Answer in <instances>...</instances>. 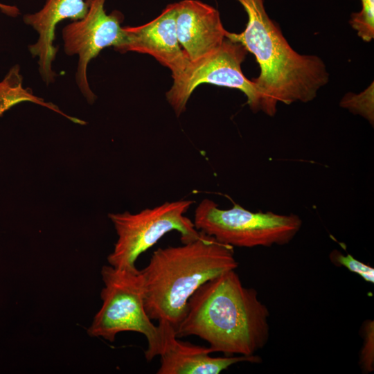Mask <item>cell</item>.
Returning <instances> with one entry per match:
<instances>
[{
	"instance_id": "8",
	"label": "cell",
	"mask_w": 374,
	"mask_h": 374,
	"mask_svg": "<svg viewBox=\"0 0 374 374\" xmlns=\"http://www.w3.org/2000/svg\"><path fill=\"white\" fill-rule=\"evenodd\" d=\"M106 0H86L87 12L85 16L69 24L62 30L65 53L78 55L75 74L76 83L89 103L96 96L89 87L87 69L89 62L107 46L119 48L124 42L125 32L121 23L123 16L118 11L108 15L105 10Z\"/></svg>"
},
{
	"instance_id": "12",
	"label": "cell",
	"mask_w": 374,
	"mask_h": 374,
	"mask_svg": "<svg viewBox=\"0 0 374 374\" xmlns=\"http://www.w3.org/2000/svg\"><path fill=\"white\" fill-rule=\"evenodd\" d=\"M87 12L83 0H46L44 7L34 14H27L24 21L39 34L37 42L29 46L30 53L39 58V71L46 84L54 82L56 73L52 69L57 48L53 46L55 29L62 20L78 21Z\"/></svg>"
},
{
	"instance_id": "14",
	"label": "cell",
	"mask_w": 374,
	"mask_h": 374,
	"mask_svg": "<svg viewBox=\"0 0 374 374\" xmlns=\"http://www.w3.org/2000/svg\"><path fill=\"white\" fill-rule=\"evenodd\" d=\"M361 2V10L351 15L349 23L363 41L369 42L374 37V0Z\"/></svg>"
},
{
	"instance_id": "7",
	"label": "cell",
	"mask_w": 374,
	"mask_h": 374,
	"mask_svg": "<svg viewBox=\"0 0 374 374\" xmlns=\"http://www.w3.org/2000/svg\"><path fill=\"white\" fill-rule=\"evenodd\" d=\"M247 52L240 43L225 37L215 51L197 62H190L181 75L173 78V84L166 94L176 116L186 110L193 91L203 83L240 90L247 96L251 109L258 112L260 98L255 84L244 76L241 69Z\"/></svg>"
},
{
	"instance_id": "13",
	"label": "cell",
	"mask_w": 374,
	"mask_h": 374,
	"mask_svg": "<svg viewBox=\"0 0 374 374\" xmlns=\"http://www.w3.org/2000/svg\"><path fill=\"white\" fill-rule=\"evenodd\" d=\"M22 101H31L42 106H45L69 118L70 121L79 124H82L83 121L69 116L59 110V109L51 103H46L41 99L32 96L21 87V82L17 86L11 87L8 86L6 79L0 83V116L7 109L17 103Z\"/></svg>"
},
{
	"instance_id": "10",
	"label": "cell",
	"mask_w": 374,
	"mask_h": 374,
	"mask_svg": "<svg viewBox=\"0 0 374 374\" xmlns=\"http://www.w3.org/2000/svg\"><path fill=\"white\" fill-rule=\"evenodd\" d=\"M159 344L157 356L161 357L158 374H218L240 362L257 363L256 355L212 357L210 347H202L179 340L175 328L168 321L159 320Z\"/></svg>"
},
{
	"instance_id": "6",
	"label": "cell",
	"mask_w": 374,
	"mask_h": 374,
	"mask_svg": "<svg viewBox=\"0 0 374 374\" xmlns=\"http://www.w3.org/2000/svg\"><path fill=\"white\" fill-rule=\"evenodd\" d=\"M193 203L190 199H179L136 213H109L108 216L118 235L114 251L107 257L109 265L118 269L137 271L135 262L139 256L172 231L181 234L182 243L196 240L201 232L185 215Z\"/></svg>"
},
{
	"instance_id": "5",
	"label": "cell",
	"mask_w": 374,
	"mask_h": 374,
	"mask_svg": "<svg viewBox=\"0 0 374 374\" xmlns=\"http://www.w3.org/2000/svg\"><path fill=\"white\" fill-rule=\"evenodd\" d=\"M104 287L102 306L95 315L87 333L110 342L117 334L132 331L143 335L148 341L145 357L150 362L157 357L159 331L148 317L144 303L140 271L118 269L104 265L101 270Z\"/></svg>"
},
{
	"instance_id": "11",
	"label": "cell",
	"mask_w": 374,
	"mask_h": 374,
	"mask_svg": "<svg viewBox=\"0 0 374 374\" xmlns=\"http://www.w3.org/2000/svg\"><path fill=\"white\" fill-rule=\"evenodd\" d=\"M179 43L191 62L215 51L225 39L220 13L197 0L175 3Z\"/></svg>"
},
{
	"instance_id": "17",
	"label": "cell",
	"mask_w": 374,
	"mask_h": 374,
	"mask_svg": "<svg viewBox=\"0 0 374 374\" xmlns=\"http://www.w3.org/2000/svg\"><path fill=\"white\" fill-rule=\"evenodd\" d=\"M364 346L360 354V364L365 373L374 368V322L368 321L363 329Z\"/></svg>"
},
{
	"instance_id": "3",
	"label": "cell",
	"mask_w": 374,
	"mask_h": 374,
	"mask_svg": "<svg viewBox=\"0 0 374 374\" xmlns=\"http://www.w3.org/2000/svg\"><path fill=\"white\" fill-rule=\"evenodd\" d=\"M233 248L201 233L195 240L154 251L140 271L150 319L165 320L176 329L198 287L238 267Z\"/></svg>"
},
{
	"instance_id": "9",
	"label": "cell",
	"mask_w": 374,
	"mask_h": 374,
	"mask_svg": "<svg viewBox=\"0 0 374 374\" xmlns=\"http://www.w3.org/2000/svg\"><path fill=\"white\" fill-rule=\"evenodd\" d=\"M123 29L125 39L118 51L148 54L168 67L172 72V78L181 75L189 65L190 61L177 38L175 3L167 6L151 21Z\"/></svg>"
},
{
	"instance_id": "4",
	"label": "cell",
	"mask_w": 374,
	"mask_h": 374,
	"mask_svg": "<svg viewBox=\"0 0 374 374\" xmlns=\"http://www.w3.org/2000/svg\"><path fill=\"white\" fill-rule=\"evenodd\" d=\"M193 223L197 231L220 243L251 248L288 244L299 231L302 220L294 214L252 212L236 203L222 209L205 198L195 208Z\"/></svg>"
},
{
	"instance_id": "16",
	"label": "cell",
	"mask_w": 374,
	"mask_h": 374,
	"mask_svg": "<svg viewBox=\"0 0 374 374\" xmlns=\"http://www.w3.org/2000/svg\"><path fill=\"white\" fill-rule=\"evenodd\" d=\"M330 257L335 264L344 267L350 271L357 274L366 282L374 283L373 268L357 260L350 254L344 256L340 251L334 250L331 252Z\"/></svg>"
},
{
	"instance_id": "15",
	"label": "cell",
	"mask_w": 374,
	"mask_h": 374,
	"mask_svg": "<svg viewBox=\"0 0 374 374\" xmlns=\"http://www.w3.org/2000/svg\"><path fill=\"white\" fill-rule=\"evenodd\" d=\"M341 106L355 114H359L373 125V87H368L364 92L356 95L348 93L341 101Z\"/></svg>"
},
{
	"instance_id": "18",
	"label": "cell",
	"mask_w": 374,
	"mask_h": 374,
	"mask_svg": "<svg viewBox=\"0 0 374 374\" xmlns=\"http://www.w3.org/2000/svg\"><path fill=\"white\" fill-rule=\"evenodd\" d=\"M0 10L5 14L16 17L19 14V10L16 6L6 5L0 3Z\"/></svg>"
},
{
	"instance_id": "1",
	"label": "cell",
	"mask_w": 374,
	"mask_h": 374,
	"mask_svg": "<svg viewBox=\"0 0 374 374\" xmlns=\"http://www.w3.org/2000/svg\"><path fill=\"white\" fill-rule=\"evenodd\" d=\"M269 317L256 290L244 287L234 269L198 287L189 298L175 332L177 338L200 337L213 353L251 356L268 341Z\"/></svg>"
},
{
	"instance_id": "2",
	"label": "cell",
	"mask_w": 374,
	"mask_h": 374,
	"mask_svg": "<svg viewBox=\"0 0 374 374\" xmlns=\"http://www.w3.org/2000/svg\"><path fill=\"white\" fill-rule=\"evenodd\" d=\"M248 16L244 30L225 33L256 57L260 72L252 81L260 98L259 111L273 116L278 103H308L329 80L323 60L295 51L268 16L263 0H236Z\"/></svg>"
}]
</instances>
